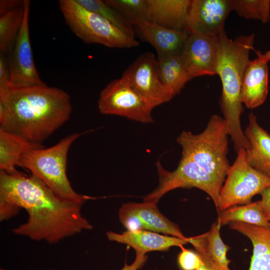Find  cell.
Wrapping results in <instances>:
<instances>
[{"label": "cell", "instance_id": "obj_35", "mask_svg": "<svg viewBox=\"0 0 270 270\" xmlns=\"http://www.w3.org/2000/svg\"><path fill=\"white\" fill-rule=\"evenodd\" d=\"M0 270H5V269H4V268H0Z\"/></svg>", "mask_w": 270, "mask_h": 270}, {"label": "cell", "instance_id": "obj_1", "mask_svg": "<svg viewBox=\"0 0 270 270\" xmlns=\"http://www.w3.org/2000/svg\"><path fill=\"white\" fill-rule=\"evenodd\" d=\"M84 203L64 198L36 176L0 170V219L7 220L20 208L27 221L12 230L16 234L35 241L56 244L92 228L82 214Z\"/></svg>", "mask_w": 270, "mask_h": 270}, {"label": "cell", "instance_id": "obj_8", "mask_svg": "<svg viewBox=\"0 0 270 270\" xmlns=\"http://www.w3.org/2000/svg\"><path fill=\"white\" fill-rule=\"evenodd\" d=\"M268 188L270 176L252 168L246 160V150L241 148L228 170L220 190L217 211L249 204L254 196Z\"/></svg>", "mask_w": 270, "mask_h": 270}, {"label": "cell", "instance_id": "obj_7", "mask_svg": "<svg viewBox=\"0 0 270 270\" xmlns=\"http://www.w3.org/2000/svg\"><path fill=\"white\" fill-rule=\"evenodd\" d=\"M158 186L144 198V202L158 204L168 192L178 188H198L207 194L213 200L216 210L224 181L210 174L194 162L181 158L174 171L166 170L160 162L156 164Z\"/></svg>", "mask_w": 270, "mask_h": 270}, {"label": "cell", "instance_id": "obj_30", "mask_svg": "<svg viewBox=\"0 0 270 270\" xmlns=\"http://www.w3.org/2000/svg\"><path fill=\"white\" fill-rule=\"evenodd\" d=\"M182 251L178 256V263L181 270H198L202 260L196 252L180 246Z\"/></svg>", "mask_w": 270, "mask_h": 270}, {"label": "cell", "instance_id": "obj_33", "mask_svg": "<svg viewBox=\"0 0 270 270\" xmlns=\"http://www.w3.org/2000/svg\"><path fill=\"white\" fill-rule=\"evenodd\" d=\"M146 260L147 256L146 254L136 253V257L134 262L130 265L126 264L121 270H138L144 265Z\"/></svg>", "mask_w": 270, "mask_h": 270}, {"label": "cell", "instance_id": "obj_14", "mask_svg": "<svg viewBox=\"0 0 270 270\" xmlns=\"http://www.w3.org/2000/svg\"><path fill=\"white\" fill-rule=\"evenodd\" d=\"M231 10L230 0H191L186 32L218 36Z\"/></svg>", "mask_w": 270, "mask_h": 270}, {"label": "cell", "instance_id": "obj_11", "mask_svg": "<svg viewBox=\"0 0 270 270\" xmlns=\"http://www.w3.org/2000/svg\"><path fill=\"white\" fill-rule=\"evenodd\" d=\"M23 24L14 45L8 54L10 88L44 85L34 64L30 36V2L24 0Z\"/></svg>", "mask_w": 270, "mask_h": 270}, {"label": "cell", "instance_id": "obj_15", "mask_svg": "<svg viewBox=\"0 0 270 270\" xmlns=\"http://www.w3.org/2000/svg\"><path fill=\"white\" fill-rule=\"evenodd\" d=\"M257 58L249 60L244 74L241 100L243 104L254 109L262 104L266 99L268 91V64L270 56L267 51L263 54L255 51Z\"/></svg>", "mask_w": 270, "mask_h": 270}, {"label": "cell", "instance_id": "obj_19", "mask_svg": "<svg viewBox=\"0 0 270 270\" xmlns=\"http://www.w3.org/2000/svg\"><path fill=\"white\" fill-rule=\"evenodd\" d=\"M136 26L144 38L156 49L158 56L180 54L189 34L147 21Z\"/></svg>", "mask_w": 270, "mask_h": 270}, {"label": "cell", "instance_id": "obj_5", "mask_svg": "<svg viewBox=\"0 0 270 270\" xmlns=\"http://www.w3.org/2000/svg\"><path fill=\"white\" fill-rule=\"evenodd\" d=\"M81 134L74 132L50 147L31 150L22 155L18 166L28 170L31 174L64 198L83 203L94 199L77 193L72 188L66 174L69 149Z\"/></svg>", "mask_w": 270, "mask_h": 270}, {"label": "cell", "instance_id": "obj_13", "mask_svg": "<svg viewBox=\"0 0 270 270\" xmlns=\"http://www.w3.org/2000/svg\"><path fill=\"white\" fill-rule=\"evenodd\" d=\"M190 78L216 74L217 36L190 33L180 54Z\"/></svg>", "mask_w": 270, "mask_h": 270}, {"label": "cell", "instance_id": "obj_6", "mask_svg": "<svg viewBox=\"0 0 270 270\" xmlns=\"http://www.w3.org/2000/svg\"><path fill=\"white\" fill-rule=\"evenodd\" d=\"M60 10L71 30L86 44L112 48H130L138 42L100 14L81 6L76 0H60Z\"/></svg>", "mask_w": 270, "mask_h": 270}, {"label": "cell", "instance_id": "obj_36", "mask_svg": "<svg viewBox=\"0 0 270 270\" xmlns=\"http://www.w3.org/2000/svg\"><path fill=\"white\" fill-rule=\"evenodd\" d=\"M270 55V50H268Z\"/></svg>", "mask_w": 270, "mask_h": 270}, {"label": "cell", "instance_id": "obj_34", "mask_svg": "<svg viewBox=\"0 0 270 270\" xmlns=\"http://www.w3.org/2000/svg\"><path fill=\"white\" fill-rule=\"evenodd\" d=\"M24 0H1L0 1V12H6L22 4Z\"/></svg>", "mask_w": 270, "mask_h": 270}, {"label": "cell", "instance_id": "obj_16", "mask_svg": "<svg viewBox=\"0 0 270 270\" xmlns=\"http://www.w3.org/2000/svg\"><path fill=\"white\" fill-rule=\"evenodd\" d=\"M106 236L110 241L126 244L134 248L136 253L144 254L150 252L166 251L172 246L180 247L188 243V238L182 239L144 230H127L122 233L109 231Z\"/></svg>", "mask_w": 270, "mask_h": 270}, {"label": "cell", "instance_id": "obj_28", "mask_svg": "<svg viewBox=\"0 0 270 270\" xmlns=\"http://www.w3.org/2000/svg\"><path fill=\"white\" fill-rule=\"evenodd\" d=\"M109 6L118 11L130 24L137 26L148 22L146 0H105Z\"/></svg>", "mask_w": 270, "mask_h": 270}, {"label": "cell", "instance_id": "obj_29", "mask_svg": "<svg viewBox=\"0 0 270 270\" xmlns=\"http://www.w3.org/2000/svg\"><path fill=\"white\" fill-rule=\"evenodd\" d=\"M188 243L194 246L196 252L200 257L202 262L198 270H220L206 253V233L196 236L188 238Z\"/></svg>", "mask_w": 270, "mask_h": 270}, {"label": "cell", "instance_id": "obj_31", "mask_svg": "<svg viewBox=\"0 0 270 270\" xmlns=\"http://www.w3.org/2000/svg\"><path fill=\"white\" fill-rule=\"evenodd\" d=\"M10 88V76L8 58L0 54V92Z\"/></svg>", "mask_w": 270, "mask_h": 270}, {"label": "cell", "instance_id": "obj_25", "mask_svg": "<svg viewBox=\"0 0 270 270\" xmlns=\"http://www.w3.org/2000/svg\"><path fill=\"white\" fill-rule=\"evenodd\" d=\"M221 226L217 220L212 224L210 230L206 233V250L210 259L220 270H230L228 265L230 261L227 258L226 253L230 248L221 238Z\"/></svg>", "mask_w": 270, "mask_h": 270}, {"label": "cell", "instance_id": "obj_3", "mask_svg": "<svg viewBox=\"0 0 270 270\" xmlns=\"http://www.w3.org/2000/svg\"><path fill=\"white\" fill-rule=\"evenodd\" d=\"M254 34L241 35L232 40L224 32L217 36L216 74L222 84L220 104L228 136L236 152L241 148L247 150L250 148L240 123L244 112L241 90L244 70L250 60V52L254 50Z\"/></svg>", "mask_w": 270, "mask_h": 270}, {"label": "cell", "instance_id": "obj_17", "mask_svg": "<svg viewBox=\"0 0 270 270\" xmlns=\"http://www.w3.org/2000/svg\"><path fill=\"white\" fill-rule=\"evenodd\" d=\"M244 132L250 144L246 150L248 164L260 172L270 176V134L258 123L255 114L250 112Z\"/></svg>", "mask_w": 270, "mask_h": 270}, {"label": "cell", "instance_id": "obj_9", "mask_svg": "<svg viewBox=\"0 0 270 270\" xmlns=\"http://www.w3.org/2000/svg\"><path fill=\"white\" fill-rule=\"evenodd\" d=\"M98 106L102 114L123 116L144 124L154 122L152 110L134 90L128 77L124 74L108 83L101 91Z\"/></svg>", "mask_w": 270, "mask_h": 270}, {"label": "cell", "instance_id": "obj_12", "mask_svg": "<svg viewBox=\"0 0 270 270\" xmlns=\"http://www.w3.org/2000/svg\"><path fill=\"white\" fill-rule=\"evenodd\" d=\"M150 202L124 204L119 210L118 218L128 230H147L186 239L178 226L169 220Z\"/></svg>", "mask_w": 270, "mask_h": 270}, {"label": "cell", "instance_id": "obj_18", "mask_svg": "<svg viewBox=\"0 0 270 270\" xmlns=\"http://www.w3.org/2000/svg\"><path fill=\"white\" fill-rule=\"evenodd\" d=\"M148 22L186 32L191 0H146Z\"/></svg>", "mask_w": 270, "mask_h": 270}, {"label": "cell", "instance_id": "obj_20", "mask_svg": "<svg viewBox=\"0 0 270 270\" xmlns=\"http://www.w3.org/2000/svg\"><path fill=\"white\" fill-rule=\"evenodd\" d=\"M230 226L248 237L252 244L249 270H270V228L238 222H230Z\"/></svg>", "mask_w": 270, "mask_h": 270}, {"label": "cell", "instance_id": "obj_2", "mask_svg": "<svg viewBox=\"0 0 270 270\" xmlns=\"http://www.w3.org/2000/svg\"><path fill=\"white\" fill-rule=\"evenodd\" d=\"M72 106L64 90L46 84L0 92V128L41 143L70 118Z\"/></svg>", "mask_w": 270, "mask_h": 270}, {"label": "cell", "instance_id": "obj_26", "mask_svg": "<svg viewBox=\"0 0 270 270\" xmlns=\"http://www.w3.org/2000/svg\"><path fill=\"white\" fill-rule=\"evenodd\" d=\"M84 8L94 12L126 34L134 38L133 25L118 11L101 0H76Z\"/></svg>", "mask_w": 270, "mask_h": 270}, {"label": "cell", "instance_id": "obj_32", "mask_svg": "<svg viewBox=\"0 0 270 270\" xmlns=\"http://www.w3.org/2000/svg\"><path fill=\"white\" fill-rule=\"evenodd\" d=\"M260 194L262 208L266 219L270 222V188L264 190Z\"/></svg>", "mask_w": 270, "mask_h": 270}, {"label": "cell", "instance_id": "obj_22", "mask_svg": "<svg viewBox=\"0 0 270 270\" xmlns=\"http://www.w3.org/2000/svg\"><path fill=\"white\" fill-rule=\"evenodd\" d=\"M157 60L160 78L174 97L180 94L186 84L191 80L180 54L158 56Z\"/></svg>", "mask_w": 270, "mask_h": 270}, {"label": "cell", "instance_id": "obj_23", "mask_svg": "<svg viewBox=\"0 0 270 270\" xmlns=\"http://www.w3.org/2000/svg\"><path fill=\"white\" fill-rule=\"evenodd\" d=\"M24 0L22 4L0 12V54H8L22 28L24 16Z\"/></svg>", "mask_w": 270, "mask_h": 270}, {"label": "cell", "instance_id": "obj_10", "mask_svg": "<svg viewBox=\"0 0 270 270\" xmlns=\"http://www.w3.org/2000/svg\"><path fill=\"white\" fill-rule=\"evenodd\" d=\"M122 74L128 77L132 86L152 110L174 98L160 78L158 60L152 52L140 55Z\"/></svg>", "mask_w": 270, "mask_h": 270}, {"label": "cell", "instance_id": "obj_24", "mask_svg": "<svg viewBox=\"0 0 270 270\" xmlns=\"http://www.w3.org/2000/svg\"><path fill=\"white\" fill-rule=\"evenodd\" d=\"M218 220L222 226L238 222L270 228V222L264 214L260 200L229 208L218 212Z\"/></svg>", "mask_w": 270, "mask_h": 270}, {"label": "cell", "instance_id": "obj_27", "mask_svg": "<svg viewBox=\"0 0 270 270\" xmlns=\"http://www.w3.org/2000/svg\"><path fill=\"white\" fill-rule=\"evenodd\" d=\"M232 10L246 19L267 23L270 20V0H230Z\"/></svg>", "mask_w": 270, "mask_h": 270}, {"label": "cell", "instance_id": "obj_21", "mask_svg": "<svg viewBox=\"0 0 270 270\" xmlns=\"http://www.w3.org/2000/svg\"><path fill=\"white\" fill-rule=\"evenodd\" d=\"M44 147L41 143L0 128V170L10 174L20 173L16 166L22 155L31 150Z\"/></svg>", "mask_w": 270, "mask_h": 270}, {"label": "cell", "instance_id": "obj_4", "mask_svg": "<svg viewBox=\"0 0 270 270\" xmlns=\"http://www.w3.org/2000/svg\"><path fill=\"white\" fill-rule=\"evenodd\" d=\"M228 134L225 119L210 116L204 130L198 134L182 131L176 138L182 157L190 159L210 174L225 180L230 168L227 157Z\"/></svg>", "mask_w": 270, "mask_h": 270}]
</instances>
